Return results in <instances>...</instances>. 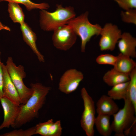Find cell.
<instances>
[{
    "label": "cell",
    "instance_id": "6da1fadb",
    "mask_svg": "<svg viewBox=\"0 0 136 136\" xmlns=\"http://www.w3.org/2000/svg\"><path fill=\"white\" fill-rule=\"evenodd\" d=\"M33 90L31 96L24 104H21L18 116L12 128L20 127L38 117V111L45 103L51 88L40 83H31Z\"/></svg>",
    "mask_w": 136,
    "mask_h": 136
},
{
    "label": "cell",
    "instance_id": "7a4b0ae2",
    "mask_svg": "<svg viewBox=\"0 0 136 136\" xmlns=\"http://www.w3.org/2000/svg\"><path fill=\"white\" fill-rule=\"evenodd\" d=\"M76 15L73 7L69 6L64 7L61 4H57L55 10L52 12L44 9L40 11V25L44 31H53L58 27L67 24Z\"/></svg>",
    "mask_w": 136,
    "mask_h": 136
},
{
    "label": "cell",
    "instance_id": "3957f363",
    "mask_svg": "<svg viewBox=\"0 0 136 136\" xmlns=\"http://www.w3.org/2000/svg\"><path fill=\"white\" fill-rule=\"evenodd\" d=\"M124 100L123 107L113 115L111 126L116 136L128 135L135 127L136 108L128 98Z\"/></svg>",
    "mask_w": 136,
    "mask_h": 136
},
{
    "label": "cell",
    "instance_id": "277c9868",
    "mask_svg": "<svg viewBox=\"0 0 136 136\" xmlns=\"http://www.w3.org/2000/svg\"><path fill=\"white\" fill-rule=\"evenodd\" d=\"M89 12L86 11L74 18L67 24L70 26L81 40V51L84 52L87 43L93 36L100 35L102 29L98 24L91 23L88 19Z\"/></svg>",
    "mask_w": 136,
    "mask_h": 136
},
{
    "label": "cell",
    "instance_id": "5b68a950",
    "mask_svg": "<svg viewBox=\"0 0 136 136\" xmlns=\"http://www.w3.org/2000/svg\"><path fill=\"white\" fill-rule=\"evenodd\" d=\"M6 66L13 83L18 93L22 104H24L32 95L33 90L24 84L23 79L26 76L24 67L22 65H16L12 57H9Z\"/></svg>",
    "mask_w": 136,
    "mask_h": 136
},
{
    "label": "cell",
    "instance_id": "8992f818",
    "mask_svg": "<svg viewBox=\"0 0 136 136\" xmlns=\"http://www.w3.org/2000/svg\"><path fill=\"white\" fill-rule=\"evenodd\" d=\"M81 95L84 106L80 121L81 126L87 136H93L96 118L94 102L85 87L81 90Z\"/></svg>",
    "mask_w": 136,
    "mask_h": 136
},
{
    "label": "cell",
    "instance_id": "52a82bcc",
    "mask_svg": "<svg viewBox=\"0 0 136 136\" xmlns=\"http://www.w3.org/2000/svg\"><path fill=\"white\" fill-rule=\"evenodd\" d=\"M52 40L54 46L60 50L66 51L76 42L77 35L67 24L60 26L53 31Z\"/></svg>",
    "mask_w": 136,
    "mask_h": 136
},
{
    "label": "cell",
    "instance_id": "ba28073f",
    "mask_svg": "<svg viewBox=\"0 0 136 136\" xmlns=\"http://www.w3.org/2000/svg\"><path fill=\"white\" fill-rule=\"evenodd\" d=\"M122 33L117 25L111 23L105 24L100 34L101 37L99 44L100 50L113 51Z\"/></svg>",
    "mask_w": 136,
    "mask_h": 136
},
{
    "label": "cell",
    "instance_id": "9c48e42d",
    "mask_svg": "<svg viewBox=\"0 0 136 136\" xmlns=\"http://www.w3.org/2000/svg\"><path fill=\"white\" fill-rule=\"evenodd\" d=\"M84 78L82 73L75 69L67 70L61 77L58 84V89L66 94L75 91Z\"/></svg>",
    "mask_w": 136,
    "mask_h": 136
},
{
    "label": "cell",
    "instance_id": "30bf717a",
    "mask_svg": "<svg viewBox=\"0 0 136 136\" xmlns=\"http://www.w3.org/2000/svg\"><path fill=\"white\" fill-rule=\"evenodd\" d=\"M4 112V120L0 125V130L12 127L14 125L20 110V105L17 104L3 97L0 100Z\"/></svg>",
    "mask_w": 136,
    "mask_h": 136
},
{
    "label": "cell",
    "instance_id": "8fae6325",
    "mask_svg": "<svg viewBox=\"0 0 136 136\" xmlns=\"http://www.w3.org/2000/svg\"><path fill=\"white\" fill-rule=\"evenodd\" d=\"M3 74V97L18 105L22 104L18 93L13 83L7 68L2 62Z\"/></svg>",
    "mask_w": 136,
    "mask_h": 136
},
{
    "label": "cell",
    "instance_id": "7c38bea8",
    "mask_svg": "<svg viewBox=\"0 0 136 136\" xmlns=\"http://www.w3.org/2000/svg\"><path fill=\"white\" fill-rule=\"evenodd\" d=\"M35 134L42 136H60L62 128L61 121L54 122L52 119L43 123H39L35 126Z\"/></svg>",
    "mask_w": 136,
    "mask_h": 136
},
{
    "label": "cell",
    "instance_id": "4fadbf2b",
    "mask_svg": "<svg viewBox=\"0 0 136 136\" xmlns=\"http://www.w3.org/2000/svg\"><path fill=\"white\" fill-rule=\"evenodd\" d=\"M117 43L121 53L131 58L136 57V39L130 33H122Z\"/></svg>",
    "mask_w": 136,
    "mask_h": 136
},
{
    "label": "cell",
    "instance_id": "5bb4252c",
    "mask_svg": "<svg viewBox=\"0 0 136 136\" xmlns=\"http://www.w3.org/2000/svg\"><path fill=\"white\" fill-rule=\"evenodd\" d=\"M20 29L24 41L28 45L37 56L39 61L44 62V56L39 52L36 45V35L27 23L24 22L20 24Z\"/></svg>",
    "mask_w": 136,
    "mask_h": 136
},
{
    "label": "cell",
    "instance_id": "9a60e30c",
    "mask_svg": "<svg viewBox=\"0 0 136 136\" xmlns=\"http://www.w3.org/2000/svg\"><path fill=\"white\" fill-rule=\"evenodd\" d=\"M108 96L102 95L96 103V111L98 114L113 116L119 110L117 104Z\"/></svg>",
    "mask_w": 136,
    "mask_h": 136
},
{
    "label": "cell",
    "instance_id": "2e32d148",
    "mask_svg": "<svg viewBox=\"0 0 136 136\" xmlns=\"http://www.w3.org/2000/svg\"><path fill=\"white\" fill-rule=\"evenodd\" d=\"M117 57L113 68L120 72L129 75L136 68L135 62L131 57L121 53Z\"/></svg>",
    "mask_w": 136,
    "mask_h": 136
},
{
    "label": "cell",
    "instance_id": "e0dca14e",
    "mask_svg": "<svg viewBox=\"0 0 136 136\" xmlns=\"http://www.w3.org/2000/svg\"><path fill=\"white\" fill-rule=\"evenodd\" d=\"M104 82L109 86H113L117 84L129 81V75L122 73L113 68L106 72L104 75Z\"/></svg>",
    "mask_w": 136,
    "mask_h": 136
},
{
    "label": "cell",
    "instance_id": "ac0fdd59",
    "mask_svg": "<svg viewBox=\"0 0 136 136\" xmlns=\"http://www.w3.org/2000/svg\"><path fill=\"white\" fill-rule=\"evenodd\" d=\"M109 116L98 114L96 117L94 125L98 132L103 136H110L113 132Z\"/></svg>",
    "mask_w": 136,
    "mask_h": 136
},
{
    "label": "cell",
    "instance_id": "d6986e66",
    "mask_svg": "<svg viewBox=\"0 0 136 136\" xmlns=\"http://www.w3.org/2000/svg\"><path fill=\"white\" fill-rule=\"evenodd\" d=\"M129 81L120 83L113 86L108 90L107 95L113 100H120L127 97V87Z\"/></svg>",
    "mask_w": 136,
    "mask_h": 136
},
{
    "label": "cell",
    "instance_id": "ffe728a7",
    "mask_svg": "<svg viewBox=\"0 0 136 136\" xmlns=\"http://www.w3.org/2000/svg\"><path fill=\"white\" fill-rule=\"evenodd\" d=\"M8 11L10 18L14 23L21 24L24 22V14L18 4L9 2Z\"/></svg>",
    "mask_w": 136,
    "mask_h": 136
},
{
    "label": "cell",
    "instance_id": "44dd1931",
    "mask_svg": "<svg viewBox=\"0 0 136 136\" xmlns=\"http://www.w3.org/2000/svg\"><path fill=\"white\" fill-rule=\"evenodd\" d=\"M130 79L127 87V98L136 108V68L129 75Z\"/></svg>",
    "mask_w": 136,
    "mask_h": 136
},
{
    "label": "cell",
    "instance_id": "7402d4cb",
    "mask_svg": "<svg viewBox=\"0 0 136 136\" xmlns=\"http://www.w3.org/2000/svg\"><path fill=\"white\" fill-rule=\"evenodd\" d=\"M3 1L12 2L18 4H23L26 7L27 9L29 11L36 9L41 10H46L49 8V5L47 3L44 2L40 3H36L32 2L30 0H0V2Z\"/></svg>",
    "mask_w": 136,
    "mask_h": 136
},
{
    "label": "cell",
    "instance_id": "603a6c76",
    "mask_svg": "<svg viewBox=\"0 0 136 136\" xmlns=\"http://www.w3.org/2000/svg\"><path fill=\"white\" fill-rule=\"evenodd\" d=\"M35 126L25 130L15 129L0 135V136H31L35 134Z\"/></svg>",
    "mask_w": 136,
    "mask_h": 136
},
{
    "label": "cell",
    "instance_id": "cb8c5ba5",
    "mask_svg": "<svg viewBox=\"0 0 136 136\" xmlns=\"http://www.w3.org/2000/svg\"><path fill=\"white\" fill-rule=\"evenodd\" d=\"M121 16L122 21L124 22L136 25V9L121 11Z\"/></svg>",
    "mask_w": 136,
    "mask_h": 136
},
{
    "label": "cell",
    "instance_id": "d4e9b609",
    "mask_svg": "<svg viewBox=\"0 0 136 136\" xmlns=\"http://www.w3.org/2000/svg\"><path fill=\"white\" fill-rule=\"evenodd\" d=\"M117 59V56L110 54H105L99 55L96 58V60L98 64L109 65L114 66Z\"/></svg>",
    "mask_w": 136,
    "mask_h": 136
},
{
    "label": "cell",
    "instance_id": "484cf974",
    "mask_svg": "<svg viewBox=\"0 0 136 136\" xmlns=\"http://www.w3.org/2000/svg\"><path fill=\"white\" fill-rule=\"evenodd\" d=\"M120 7L125 11L136 9V0H114Z\"/></svg>",
    "mask_w": 136,
    "mask_h": 136
},
{
    "label": "cell",
    "instance_id": "4316f807",
    "mask_svg": "<svg viewBox=\"0 0 136 136\" xmlns=\"http://www.w3.org/2000/svg\"><path fill=\"white\" fill-rule=\"evenodd\" d=\"M1 52H0V100L3 96V74L2 62L1 61Z\"/></svg>",
    "mask_w": 136,
    "mask_h": 136
},
{
    "label": "cell",
    "instance_id": "83f0119b",
    "mask_svg": "<svg viewBox=\"0 0 136 136\" xmlns=\"http://www.w3.org/2000/svg\"><path fill=\"white\" fill-rule=\"evenodd\" d=\"M4 30L9 31H10V29L8 27L3 24L0 21V30Z\"/></svg>",
    "mask_w": 136,
    "mask_h": 136
}]
</instances>
